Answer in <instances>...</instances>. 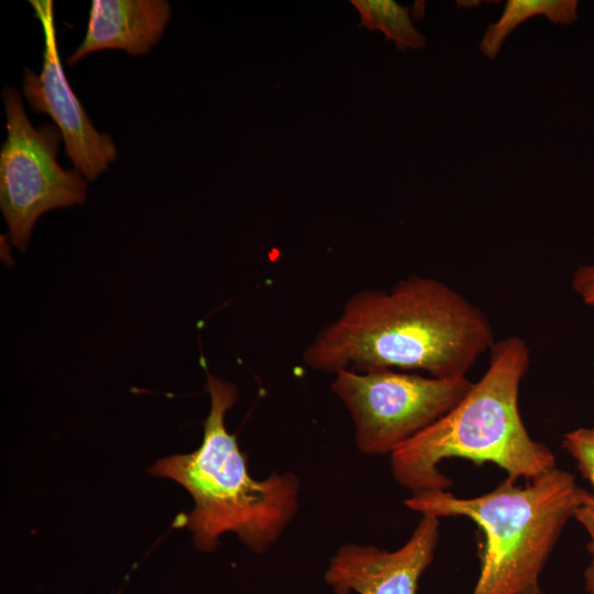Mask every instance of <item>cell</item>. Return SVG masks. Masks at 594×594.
Here are the masks:
<instances>
[{
  "label": "cell",
  "instance_id": "cell-3",
  "mask_svg": "<svg viewBox=\"0 0 594 594\" xmlns=\"http://www.w3.org/2000/svg\"><path fill=\"white\" fill-rule=\"evenodd\" d=\"M206 389L210 409L200 447L158 460L151 473L174 480L193 496L195 507L183 518V525L199 550H213L220 536L231 531L252 551L263 553L298 510L299 480L292 472H274L264 480H254L224 421L237 402V387L207 373Z\"/></svg>",
  "mask_w": 594,
  "mask_h": 594
},
{
  "label": "cell",
  "instance_id": "cell-12",
  "mask_svg": "<svg viewBox=\"0 0 594 594\" xmlns=\"http://www.w3.org/2000/svg\"><path fill=\"white\" fill-rule=\"evenodd\" d=\"M562 448L576 461L578 469L592 484L594 495V426L566 432Z\"/></svg>",
  "mask_w": 594,
  "mask_h": 594
},
{
  "label": "cell",
  "instance_id": "cell-9",
  "mask_svg": "<svg viewBox=\"0 0 594 594\" xmlns=\"http://www.w3.org/2000/svg\"><path fill=\"white\" fill-rule=\"evenodd\" d=\"M170 11L165 0H94L85 37L67 64L103 50L146 54L161 40Z\"/></svg>",
  "mask_w": 594,
  "mask_h": 594
},
{
  "label": "cell",
  "instance_id": "cell-8",
  "mask_svg": "<svg viewBox=\"0 0 594 594\" xmlns=\"http://www.w3.org/2000/svg\"><path fill=\"white\" fill-rule=\"evenodd\" d=\"M439 540V518L421 515L409 539L397 550L345 543L331 557L324 574L336 594H417Z\"/></svg>",
  "mask_w": 594,
  "mask_h": 594
},
{
  "label": "cell",
  "instance_id": "cell-6",
  "mask_svg": "<svg viewBox=\"0 0 594 594\" xmlns=\"http://www.w3.org/2000/svg\"><path fill=\"white\" fill-rule=\"evenodd\" d=\"M1 96L7 138L0 151V208L11 243L24 252L37 219L53 209L82 205L88 187L76 169L58 164V128H35L16 89L6 86Z\"/></svg>",
  "mask_w": 594,
  "mask_h": 594
},
{
  "label": "cell",
  "instance_id": "cell-2",
  "mask_svg": "<svg viewBox=\"0 0 594 594\" xmlns=\"http://www.w3.org/2000/svg\"><path fill=\"white\" fill-rule=\"evenodd\" d=\"M484 375L436 422L391 454L396 482L413 493L447 491L444 459L492 462L512 480H534L556 468V457L528 433L518 406L521 380L530 364L526 341L509 336L495 341Z\"/></svg>",
  "mask_w": 594,
  "mask_h": 594
},
{
  "label": "cell",
  "instance_id": "cell-4",
  "mask_svg": "<svg viewBox=\"0 0 594 594\" xmlns=\"http://www.w3.org/2000/svg\"><path fill=\"white\" fill-rule=\"evenodd\" d=\"M582 490L571 473L553 468L524 486L507 477L476 497L422 491L404 504L421 515L464 516L480 527L481 570L473 594H543L539 575L574 517Z\"/></svg>",
  "mask_w": 594,
  "mask_h": 594
},
{
  "label": "cell",
  "instance_id": "cell-7",
  "mask_svg": "<svg viewBox=\"0 0 594 594\" xmlns=\"http://www.w3.org/2000/svg\"><path fill=\"white\" fill-rule=\"evenodd\" d=\"M30 3L43 29V63L40 74L25 68L22 94L34 112L53 119L76 170L95 180L117 158L116 144L109 134L95 129L70 88L59 56L53 1Z\"/></svg>",
  "mask_w": 594,
  "mask_h": 594
},
{
  "label": "cell",
  "instance_id": "cell-10",
  "mask_svg": "<svg viewBox=\"0 0 594 594\" xmlns=\"http://www.w3.org/2000/svg\"><path fill=\"white\" fill-rule=\"evenodd\" d=\"M576 0H507L501 18L488 25L480 48L490 59L499 53L507 36L524 21L544 15L556 24L570 25L578 20Z\"/></svg>",
  "mask_w": 594,
  "mask_h": 594
},
{
  "label": "cell",
  "instance_id": "cell-11",
  "mask_svg": "<svg viewBox=\"0 0 594 594\" xmlns=\"http://www.w3.org/2000/svg\"><path fill=\"white\" fill-rule=\"evenodd\" d=\"M359 11L360 24L371 31H381L398 50H418L426 45L425 36L415 28L409 8L393 0H351Z\"/></svg>",
  "mask_w": 594,
  "mask_h": 594
},
{
  "label": "cell",
  "instance_id": "cell-14",
  "mask_svg": "<svg viewBox=\"0 0 594 594\" xmlns=\"http://www.w3.org/2000/svg\"><path fill=\"white\" fill-rule=\"evenodd\" d=\"M571 285L584 304L594 307V265L579 266L572 275Z\"/></svg>",
  "mask_w": 594,
  "mask_h": 594
},
{
  "label": "cell",
  "instance_id": "cell-5",
  "mask_svg": "<svg viewBox=\"0 0 594 594\" xmlns=\"http://www.w3.org/2000/svg\"><path fill=\"white\" fill-rule=\"evenodd\" d=\"M332 393L348 408L356 449L392 454L451 410L470 391L468 377L438 378L395 370H341Z\"/></svg>",
  "mask_w": 594,
  "mask_h": 594
},
{
  "label": "cell",
  "instance_id": "cell-13",
  "mask_svg": "<svg viewBox=\"0 0 594 594\" xmlns=\"http://www.w3.org/2000/svg\"><path fill=\"white\" fill-rule=\"evenodd\" d=\"M574 518L584 527L590 537L586 548L591 554V561L585 569L584 579L586 593L594 594V495L585 490H582L581 502Z\"/></svg>",
  "mask_w": 594,
  "mask_h": 594
},
{
  "label": "cell",
  "instance_id": "cell-1",
  "mask_svg": "<svg viewBox=\"0 0 594 594\" xmlns=\"http://www.w3.org/2000/svg\"><path fill=\"white\" fill-rule=\"evenodd\" d=\"M494 343L480 307L437 278L413 274L389 290L351 295L307 345L302 361L331 374L395 370L462 378Z\"/></svg>",
  "mask_w": 594,
  "mask_h": 594
}]
</instances>
